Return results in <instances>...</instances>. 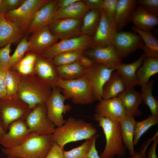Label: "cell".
I'll return each mask as SVG.
<instances>
[{
  "mask_svg": "<svg viewBox=\"0 0 158 158\" xmlns=\"http://www.w3.org/2000/svg\"><path fill=\"white\" fill-rule=\"evenodd\" d=\"M97 132L91 123L70 117L63 125L55 128L52 137L55 142L63 148L68 143L90 138Z\"/></svg>",
  "mask_w": 158,
  "mask_h": 158,
  "instance_id": "2",
  "label": "cell"
},
{
  "mask_svg": "<svg viewBox=\"0 0 158 158\" xmlns=\"http://www.w3.org/2000/svg\"><path fill=\"white\" fill-rule=\"evenodd\" d=\"M5 72L0 69V99L7 95V91L5 80Z\"/></svg>",
  "mask_w": 158,
  "mask_h": 158,
  "instance_id": "48",
  "label": "cell"
},
{
  "mask_svg": "<svg viewBox=\"0 0 158 158\" xmlns=\"http://www.w3.org/2000/svg\"><path fill=\"white\" fill-rule=\"evenodd\" d=\"M57 1L50 0L36 11L29 25L27 35L35 32L51 23L57 9Z\"/></svg>",
  "mask_w": 158,
  "mask_h": 158,
  "instance_id": "18",
  "label": "cell"
},
{
  "mask_svg": "<svg viewBox=\"0 0 158 158\" xmlns=\"http://www.w3.org/2000/svg\"><path fill=\"white\" fill-rule=\"evenodd\" d=\"M83 54L95 62L102 63L109 68L116 69L117 66L122 63L112 44L104 47L90 48L84 51Z\"/></svg>",
  "mask_w": 158,
  "mask_h": 158,
  "instance_id": "17",
  "label": "cell"
},
{
  "mask_svg": "<svg viewBox=\"0 0 158 158\" xmlns=\"http://www.w3.org/2000/svg\"><path fill=\"white\" fill-rule=\"evenodd\" d=\"M8 158H22L20 157H7Z\"/></svg>",
  "mask_w": 158,
  "mask_h": 158,
  "instance_id": "54",
  "label": "cell"
},
{
  "mask_svg": "<svg viewBox=\"0 0 158 158\" xmlns=\"http://www.w3.org/2000/svg\"><path fill=\"white\" fill-rule=\"evenodd\" d=\"M138 5L142 6L146 11L157 16L158 15V0H138Z\"/></svg>",
  "mask_w": 158,
  "mask_h": 158,
  "instance_id": "41",
  "label": "cell"
},
{
  "mask_svg": "<svg viewBox=\"0 0 158 158\" xmlns=\"http://www.w3.org/2000/svg\"><path fill=\"white\" fill-rule=\"evenodd\" d=\"M0 123L6 133L12 123L19 120H25L31 110L16 95H6L0 99Z\"/></svg>",
  "mask_w": 158,
  "mask_h": 158,
  "instance_id": "6",
  "label": "cell"
},
{
  "mask_svg": "<svg viewBox=\"0 0 158 158\" xmlns=\"http://www.w3.org/2000/svg\"><path fill=\"white\" fill-rule=\"evenodd\" d=\"M99 23L92 37L91 48L107 46L112 44L114 37L118 32L114 19L108 15L103 9L101 10Z\"/></svg>",
  "mask_w": 158,
  "mask_h": 158,
  "instance_id": "12",
  "label": "cell"
},
{
  "mask_svg": "<svg viewBox=\"0 0 158 158\" xmlns=\"http://www.w3.org/2000/svg\"><path fill=\"white\" fill-rule=\"evenodd\" d=\"M11 44L0 48V69L4 72L11 68L10 53Z\"/></svg>",
  "mask_w": 158,
  "mask_h": 158,
  "instance_id": "39",
  "label": "cell"
},
{
  "mask_svg": "<svg viewBox=\"0 0 158 158\" xmlns=\"http://www.w3.org/2000/svg\"><path fill=\"white\" fill-rule=\"evenodd\" d=\"M126 115L123 106L118 97L101 100L96 105L94 117L97 120L104 117L119 122Z\"/></svg>",
  "mask_w": 158,
  "mask_h": 158,
  "instance_id": "15",
  "label": "cell"
},
{
  "mask_svg": "<svg viewBox=\"0 0 158 158\" xmlns=\"http://www.w3.org/2000/svg\"><path fill=\"white\" fill-rule=\"evenodd\" d=\"M83 51L78 50L63 52L54 56L52 61L56 66L71 64L78 61Z\"/></svg>",
  "mask_w": 158,
  "mask_h": 158,
  "instance_id": "37",
  "label": "cell"
},
{
  "mask_svg": "<svg viewBox=\"0 0 158 158\" xmlns=\"http://www.w3.org/2000/svg\"><path fill=\"white\" fill-rule=\"evenodd\" d=\"M2 0H0V7L2 2Z\"/></svg>",
  "mask_w": 158,
  "mask_h": 158,
  "instance_id": "55",
  "label": "cell"
},
{
  "mask_svg": "<svg viewBox=\"0 0 158 158\" xmlns=\"http://www.w3.org/2000/svg\"><path fill=\"white\" fill-rule=\"evenodd\" d=\"M63 148L54 142L45 158H63Z\"/></svg>",
  "mask_w": 158,
  "mask_h": 158,
  "instance_id": "43",
  "label": "cell"
},
{
  "mask_svg": "<svg viewBox=\"0 0 158 158\" xmlns=\"http://www.w3.org/2000/svg\"><path fill=\"white\" fill-rule=\"evenodd\" d=\"M154 80L149 81L141 85L142 100L149 107L152 115L158 116V100L152 94Z\"/></svg>",
  "mask_w": 158,
  "mask_h": 158,
  "instance_id": "33",
  "label": "cell"
},
{
  "mask_svg": "<svg viewBox=\"0 0 158 158\" xmlns=\"http://www.w3.org/2000/svg\"><path fill=\"white\" fill-rule=\"evenodd\" d=\"M25 123L30 132L44 135L53 134L55 126L47 117L46 103L37 105L26 116Z\"/></svg>",
  "mask_w": 158,
  "mask_h": 158,
  "instance_id": "8",
  "label": "cell"
},
{
  "mask_svg": "<svg viewBox=\"0 0 158 158\" xmlns=\"http://www.w3.org/2000/svg\"><path fill=\"white\" fill-rule=\"evenodd\" d=\"M29 39L27 53L37 54L57 42L59 40L51 34L48 26L31 34Z\"/></svg>",
  "mask_w": 158,
  "mask_h": 158,
  "instance_id": "20",
  "label": "cell"
},
{
  "mask_svg": "<svg viewBox=\"0 0 158 158\" xmlns=\"http://www.w3.org/2000/svg\"><path fill=\"white\" fill-rule=\"evenodd\" d=\"M34 66L35 65H19L16 64L13 67H14L17 71L21 75H25L34 73Z\"/></svg>",
  "mask_w": 158,
  "mask_h": 158,
  "instance_id": "45",
  "label": "cell"
},
{
  "mask_svg": "<svg viewBox=\"0 0 158 158\" xmlns=\"http://www.w3.org/2000/svg\"><path fill=\"white\" fill-rule=\"evenodd\" d=\"M137 5L136 0H118L114 19L118 31L131 22L133 14Z\"/></svg>",
  "mask_w": 158,
  "mask_h": 158,
  "instance_id": "23",
  "label": "cell"
},
{
  "mask_svg": "<svg viewBox=\"0 0 158 158\" xmlns=\"http://www.w3.org/2000/svg\"><path fill=\"white\" fill-rule=\"evenodd\" d=\"M86 7L89 10L102 9L103 0H83Z\"/></svg>",
  "mask_w": 158,
  "mask_h": 158,
  "instance_id": "46",
  "label": "cell"
},
{
  "mask_svg": "<svg viewBox=\"0 0 158 158\" xmlns=\"http://www.w3.org/2000/svg\"><path fill=\"white\" fill-rule=\"evenodd\" d=\"M21 75L17 71L10 68L5 73V83L7 89V95H17L21 79Z\"/></svg>",
  "mask_w": 158,
  "mask_h": 158,
  "instance_id": "36",
  "label": "cell"
},
{
  "mask_svg": "<svg viewBox=\"0 0 158 158\" xmlns=\"http://www.w3.org/2000/svg\"><path fill=\"white\" fill-rule=\"evenodd\" d=\"M83 19L53 20L48 25L51 34L56 38L64 39L81 35Z\"/></svg>",
  "mask_w": 158,
  "mask_h": 158,
  "instance_id": "14",
  "label": "cell"
},
{
  "mask_svg": "<svg viewBox=\"0 0 158 158\" xmlns=\"http://www.w3.org/2000/svg\"><path fill=\"white\" fill-rule=\"evenodd\" d=\"M80 0H57V9L65 8L69 5Z\"/></svg>",
  "mask_w": 158,
  "mask_h": 158,
  "instance_id": "51",
  "label": "cell"
},
{
  "mask_svg": "<svg viewBox=\"0 0 158 158\" xmlns=\"http://www.w3.org/2000/svg\"><path fill=\"white\" fill-rule=\"evenodd\" d=\"M50 0H25L17 9L4 14L5 18L26 34L36 11Z\"/></svg>",
  "mask_w": 158,
  "mask_h": 158,
  "instance_id": "7",
  "label": "cell"
},
{
  "mask_svg": "<svg viewBox=\"0 0 158 158\" xmlns=\"http://www.w3.org/2000/svg\"><path fill=\"white\" fill-rule=\"evenodd\" d=\"M132 30L141 37L144 43L142 49L146 56L158 58V40L150 31L139 29L135 26Z\"/></svg>",
  "mask_w": 158,
  "mask_h": 158,
  "instance_id": "30",
  "label": "cell"
},
{
  "mask_svg": "<svg viewBox=\"0 0 158 158\" xmlns=\"http://www.w3.org/2000/svg\"><path fill=\"white\" fill-rule=\"evenodd\" d=\"M25 0H2L0 13L5 14L18 8Z\"/></svg>",
  "mask_w": 158,
  "mask_h": 158,
  "instance_id": "40",
  "label": "cell"
},
{
  "mask_svg": "<svg viewBox=\"0 0 158 158\" xmlns=\"http://www.w3.org/2000/svg\"><path fill=\"white\" fill-rule=\"evenodd\" d=\"M97 138H96L94 140L91 147L88 152L87 156L89 158H100L95 146L96 141ZM114 158H120V157L118 156Z\"/></svg>",
  "mask_w": 158,
  "mask_h": 158,
  "instance_id": "50",
  "label": "cell"
},
{
  "mask_svg": "<svg viewBox=\"0 0 158 158\" xmlns=\"http://www.w3.org/2000/svg\"><path fill=\"white\" fill-rule=\"evenodd\" d=\"M99 135L95 134L90 138L86 140L80 145L68 151H63V158H89L87 154L94 140Z\"/></svg>",
  "mask_w": 158,
  "mask_h": 158,
  "instance_id": "34",
  "label": "cell"
},
{
  "mask_svg": "<svg viewBox=\"0 0 158 158\" xmlns=\"http://www.w3.org/2000/svg\"><path fill=\"white\" fill-rule=\"evenodd\" d=\"M89 10L83 1L80 0L65 8L57 9L54 15L53 20L83 19Z\"/></svg>",
  "mask_w": 158,
  "mask_h": 158,
  "instance_id": "28",
  "label": "cell"
},
{
  "mask_svg": "<svg viewBox=\"0 0 158 158\" xmlns=\"http://www.w3.org/2000/svg\"><path fill=\"white\" fill-rule=\"evenodd\" d=\"M34 73L51 88L57 87L60 78L52 59L46 58L37 54L35 64Z\"/></svg>",
  "mask_w": 158,
  "mask_h": 158,
  "instance_id": "19",
  "label": "cell"
},
{
  "mask_svg": "<svg viewBox=\"0 0 158 158\" xmlns=\"http://www.w3.org/2000/svg\"><path fill=\"white\" fill-rule=\"evenodd\" d=\"M145 56L144 53L135 61L130 63H122L116 67V70L123 81L126 88L134 87L138 85L136 72Z\"/></svg>",
  "mask_w": 158,
  "mask_h": 158,
  "instance_id": "24",
  "label": "cell"
},
{
  "mask_svg": "<svg viewBox=\"0 0 158 158\" xmlns=\"http://www.w3.org/2000/svg\"><path fill=\"white\" fill-rule=\"evenodd\" d=\"M112 44L122 60L136 50L142 49L144 43L138 34L122 31L116 33Z\"/></svg>",
  "mask_w": 158,
  "mask_h": 158,
  "instance_id": "13",
  "label": "cell"
},
{
  "mask_svg": "<svg viewBox=\"0 0 158 158\" xmlns=\"http://www.w3.org/2000/svg\"><path fill=\"white\" fill-rule=\"evenodd\" d=\"M126 88L125 84L118 72H113L103 87L102 99L117 97Z\"/></svg>",
  "mask_w": 158,
  "mask_h": 158,
  "instance_id": "27",
  "label": "cell"
},
{
  "mask_svg": "<svg viewBox=\"0 0 158 158\" xmlns=\"http://www.w3.org/2000/svg\"><path fill=\"white\" fill-rule=\"evenodd\" d=\"M6 133L1 126L0 123V140L2 136Z\"/></svg>",
  "mask_w": 158,
  "mask_h": 158,
  "instance_id": "53",
  "label": "cell"
},
{
  "mask_svg": "<svg viewBox=\"0 0 158 158\" xmlns=\"http://www.w3.org/2000/svg\"><path fill=\"white\" fill-rule=\"evenodd\" d=\"M28 53L19 62L16 64L19 65H35L37 58V54L31 52Z\"/></svg>",
  "mask_w": 158,
  "mask_h": 158,
  "instance_id": "44",
  "label": "cell"
},
{
  "mask_svg": "<svg viewBox=\"0 0 158 158\" xmlns=\"http://www.w3.org/2000/svg\"><path fill=\"white\" fill-rule=\"evenodd\" d=\"M78 62L85 69L90 68L95 62L92 59L84 55L83 53L80 57Z\"/></svg>",
  "mask_w": 158,
  "mask_h": 158,
  "instance_id": "47",
  "label": "cell"
},
{
  "mask_svg": "<svg viewBox=\"0 0 158 158\" xmlns=\"http://www.w3.org/2000/svg\"><path fill=\"white\" fill-rule=\"evenodd\" d=\"M52 135L41 136L32 132L20 145L12 148H2V151L7 157L45 158L55 142Z\"/></svg>",
  "mask_w": 158,
  "mask_h": 158,
  "instance_id": "3",
  "label": "cell"
},
{
  "mask_svg": "<svg viewBox=\"0 0 158 158\" xmlns=\"http://www.w3.org/2000/svg\"><path fill=\"white\" fill-rule=\"evenodd\" d=\"M118 0H103L102 9L109 16L114 19Z\"/></svg>",
  "mask_w": 158,
  "mask_h": 158,
  "instance_id": "42",
  "label": "cell"
},
{
  "mask_svg": "<svg viewBox=\"0 0 158 158\" xmlns=\"http://www.w3.org/2000/svg\"><path fill=\"white\" fill-rule=\"evenodd\" d=\"M142 64L136 72L138 85H141L148 82L151 76L158 73V58L145 56Z\"/></svg>",
  "mask_w": 158,
  "mask_h": 158,
  "instance_id": "29",
  "label": "cell"
},
{
  "mask_svg": "<svg viewBox=\"0 0 158 158\" xmlns=\"http://www.w3.org/2000/svg\"><path fill=\"white\" fill-rule=\"evenodd\" d=\"M97 121L103 130L106 140L105 148L99 158H114L116 156L125 155L126 148L123 141L119 122L104 117Z\"/></svg>",
  "mask_w": 158,
  "mask_h": 158,
  "instance_id": "4",
  "label": "cell"
},
{
  "mask_svg": "<svg viewBox=\"0 0 158 158\" xmlns=\"http://www.w3.org/2000/svg\"><path fill=\"white\" fill-rule=\"evenodd\" d=\"M131 21L137 28L150 31L158 25V18L157 16L150 13L138 5L133 14Z\"/></svg>",
  "mask_w": 158,
  "mask_h": 158,
  "instance_id": "25",
  "label": "cell"
},
{
  "mask_svg": "<svg viewBox=\"0 0 158 158\" xmlns=\"http://www.w3.org/2000/svg\"><path fill=\"white\" fill-rule=\"evenodd\" d=\"M101 17V10H89L83 18L81 35L92 38L98 28Z\"/></svg>",
  "mask_w": 158,
  "mask_h": 158,
  "instance_id": "31",
  "label": "cell"
},
{
  "mask_svg": "<svg viewBox=\"0 0 158 158\" xmlns=\"http://www.w3.org/2000/svg\"><path fill=\"white\" fill-rule=\"evenodd\" d=\"M25 35L18 27L0 13V48L20 41Z\"/></svg>",
  "mask_w": 158,
  "mask_h": 158,
  "instance_id": "21",
  "label": "cell"
},
{
  "mask_svg": "<svg viewBox=\"0 0 158 158\" xmlns=\"http://www.w3.org/2000/svg\"><path fill=\"white\" fill-rule=\"evenodd\" d=\"M52 90L34 73L21 75L17 96L32 110L37 105L46 103Z\"/></svg>",
  "mask_w": 158,
  "mask_h": 158,
  "instance_id": "1",
  "label": "cell"
},
{
  "mask_svg": "<svg viewBox=\"0 0 158 158\" xmlns=\"http://www.w3.org/2000/svg\"><path fill=\"white\" fill-rule=\"evenodd\" d=\"M91 37L81 35L75 37L61 40L37 54L52 59L56 55L63 52L78 50L84 51L91 48Z\"/></svg>",
  "mask_w": 158,
  "mask_h": 158,
  "instance_id": "9",
  "label": "cell"
},
{
  "mask_svg": "<svg viewBox=\"0 0 158 158\" xmlns=\"http://www.w3.org/2000/svg\"><path fill=\"white\" fill-rule=\"evenodd\" d=\"M60 79L64 80L77 79L84 77L86 69L78 62L56 66Z\"/></svg>",
  "mask_w": 158,
  "mask_h": 158,
  "instance_id": "32",
  "label": "cell"
},
{
  "mask_svg": "<svg viewBox=\"0 0 158 158\" xmlns=\"http://www.w3.org/2000/svg\"><path fill=\"white\" fill-rule=\"evenodd\" d=\"M115 70L96 62L90 68L86 69L84 77L88 80L91 85L94 101L102 100L103 87Z\"/></svg>",
  "mask_w": 158,
  "mask_h": 158,
  "instance_id": "11",
  "label": "cell"
},
{
  "mask_svg": "<svg viewBox=\"0 0 158 158\" xmlns=\"http://www.w3.org/2000/svg\"><path fill=\"white\" fill-rule=\"evenodd\" d=\"M153 141L152 144L148 151L147 157H146V158H158L156 152V148L158 142V131Z\"/></svg>",
  "mask_w": 158,
  "mask_h": 158,
  "instance_id": "49",
  "label": "cell"
},
{
  "mask_svg": "<svg viewBox=\"0 0 158 158\" xmlns=\"http://www.w3.org/2000/svg\"><path fill=\"white\" fill-rule=\"evenodd\" d=\"M146 152L140 149V152H135L133 156L127 158H146Z\"/></svg>",
  "mask_w": 158,
  "mask_h": 158,
  "instance_id": "52",
  "label": "cell"
},
{
  "mask_svg": "<svg viewBox=\"0 0 158 158\" xmlns=\"http://www.w3.org/2000/svg\"><path fill=\"white\" fill-rule=\"evenodd\" d=\"M57 87L66 99H71L75 104H88L94 101L91 85L85 77L69 80L59 79Z\"/></svg>",
  "mask_w": 158,
  "mask_h": 158,
  "instance_id": "5",
  "label": "cell"
},
{
  "mask_svg": "<svg viewBox=\"0 0 158 158\" xmlns=\"http://www.w3.org/2000/svg\"><path fill=\"white\" fill-rule=\"evenodd\" d=\"M137 121L134 117L126 115L119 122L120 125L121 134L124 145L129 151L131 157L135 154L133 140L135 124Z\"/></svg>",
  "mask_w": 158,
  "mask_h": 158,
  "instance_id": "26",
  "label": "cell"
},
{
  "mask_svg": "<svg viewBox=\"0 0 158 158\" xmlns=\"http://www.w3.org/2000/svg\"><path fill=\"white\" fill-rule=\"evenodd\" d=\"M29 42L27 36H24L20 40L14 53L11 56L10 66L11 68L19 62L27 52Z\"/></svg>",
  "mask_w": 158,
  "mask_h": 158,
  "instance_id": "38",
  "label": "cell"
},
{
  "mask_svg": "<svg viewBox=\"0 0 158 158\" xmlns=\"http://www.w3.org/2000/svg\"><path fill=\"white\" fill-rule=\"evenodd\" d=\"M117 97L123 104L126 115L134 117L142 115L138 108L142 101L141 93L136 91L134 87L126 88Z\"/></svg>",
  "mask_w": 158,
  "mask_h": 158,
  "instance_id": "22",
  "label": "cell"
},
{
  "mask_svg": "<svg viewBox=\"0 0 158 158\" xmlns=\"http://www.w3.org/2000/svg\"><path fill=\"white\" fill-rule=\"evenodd\" d=\"M158 123V116L150 115L146 119L137 121L135 127L133 145H135L141 136L151 127Z\"/></svg>",
  "mask_w": 158,
  "mask_h": 158,
  "instance_id": "35",
  "label": "cell"
},
{
  "mask_svg": "<svg viewBox=\"0 0 158 158\" xmlns=\"http://www.w3.org/2000/svg\"><path fill=\"white\" fill-rule=\"evenodd\" d=\"M66 99L60 89L56 87L52 89L51 94L46 103L47 117L55 126H61L65 122L63 115L72 109L70 104H64Z\"/></svg>",
  "mask_w": 158,
  "mask_h": 158,
  "instance_id": "10",
  "label": "cell"
},
{
  "mask_svg": "<svg viewBox=\"0 0 158 158\" xmlns=\"http://www.w3.org/2000/svg\"><path fill=\"white\" fill-rule=\"evenodd\" d=\"M0 140V144L4 148H13L21 145L30 133L25 120H19L12 123Z\"/></svg>",
  "mask_w": 158,
  "mask_h": 158,
  "instance_id": "16",
  "label": "cell"
}]
</instances>
